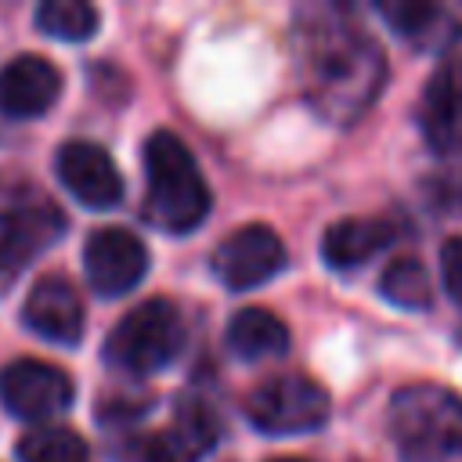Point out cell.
Masks as SVG:
<instances>
[{"label":"cell","instance_id":"ba28073f","mask_svg":"<svg viewBox=\"0 0 462 462\" xmlns=\"http://www.w3.org/2000/svg\"><path fill=\"white\" fill-rule=\"evenodd\" d=\"M83 271H87V282L94 285V292H101V296H123V292H130L144 278V271H148V249L126 227H97L87 238Z\"/></svg>","mask_w":462,"mask_h":462},{"label":"cell","instance_id":"d6986e66","mask_svg":"<svg viewBox=\"0 0 462 462\" xmlns=\"http://www.w3.org/2000/svg\"><path fill=\"white\" fill-rule=\"evenodd\" d=\"M36 25L40 32L54 36V40H90L97 29V11L83 0H47L36 11Z\"/></svg>","mask_w":462,"mask_h":462},{"label":"cell","instance_id":"5b68a950","mask_svg":"<svg viewBox=\"0 0 462 462\" xmlns=\"http://www.w3.org/2000/svg\"><path fill=\"white\" fill-rule=\"evenodd\" d=\"M328 411H332V401L325 386H318L307 375H274L245 397L249 422L274 437L310 433L328 422Z\"/></svg>","mask_w":462,"mask_h":462},{"label":"cell","instance_id":"5bb4252c","mask_svg":"<svg viewBox=\"0 0 462 462\" xmlns=\"http://www.w3.org/2000/svg\"><path fill=\"white\" fill-rule=\"evenodd\" d=\"M397 227L386 217H346L336 220L321 238V260L336 271H350L368 263L375 253H383L393 242Z\"/></svg>","mask_w":462,"mask_h":462},{"label":"cell","instance_id":"4fadbf2b","mask_svg":"<svg viewBox=\"0 0 462 462\" xmlns=\"http://www.w3.org/2000/svg\"><path fill=\"white\" fill-rule=\"evenodd\" d=\"M422 134L437 155L462 152V61H444L422 94Z\"/></svg>","mask_w":462,"mask_h":462},{"label":"cell","instance_id":"2e32d148","mask_svg":"<svg viewBox=\"0 0 462 462\" xmlns=\"http://www.w3.org/2000/svg\"><path fill=\"white\" fill-rule=\"evenodd\" d=\"M227 346L235 357H245V361L274 357V354H285L289 328L278 314H271L263 307H245L227 325Z\"/></svg>","mask_w":462,"mask_h":462},{"label":"cell","instance_id":"8992f818","mask_svg":"<svg viewBox=\"0 0 462 462\" xmlns=\"http://www.w3.org/2000/svg\"><path fill=\"white\" fill-rule=\"evenodd\" d=\"M72 393L76 386L58 365L18 357L0 368V404L18 419H29V422L51 419L72 404Z\"/></svg>","mask_w":462,"mask_h":462},{"label":"cell","instance_id":"ffe728a7","mask_svg":"<svg viewBox=\"0 0 462 462\" xmlns=\"http://www.w3.org/2000/svg\"><path fill=\"white\" fill-rule=\"evenodd\" d=\"M379 292H383L390 303L408 307V310L426 307V303H430V274H426V267H422L419 260L401 256V260H393V263L383 271Z\"/></svg>","mask_w":462,"mask_h":462},{"label":"cell","instance_id":"9c48e42d","mask_svg":"<svg viewBox=\"0 0 462 462\" xmlns=\"http://www.w3.org/2000/svg\"><path fill=\"white\" fill-rule=\"evenodd\" d=\"M217 444V419L202 401H180L173 419L141 437L134 462H199Z\"/></svg>","mask_w":462,"mask_h":462},{"label":"cell","instance_id":"7a4b0ae2","mask_svg":"<svg viewBox=\"0 0 462 462\" xmlns=\"http://www.w3.org/2000/svg\"><path fill=\"white\" fill-rule=\"evenodd\" d=\"M144 177H148L144 213L152 224L180 235V231H191L206 220L213 199H209V188L195 166V155L188 152V144L177 134L159 130L148 137Z\"/></svg>","mask_w":462,"mask_h":462},{"label":"cell","instance_id":"30bf717a","mask_svg":"<svg viewBox=\"0 0 462 462\" xmlns=\"http://www.w3.org/2000/svg\"><path fill=\"white\" fill-rule=\"evenodd\" d=\"M58 177L87 209H112L123 199L119 166L94 141H65L58 152Z\"/></svg>","mask_w":462,"mask_h":462},{"label":"cell","instance_id":"277c9868","mask_svg":"<svg viewBox=\"0 0 462 462\" xmlns=\"http://www.w3.org/2000/svg\"><path fill=\"white\" fill-rule=\"evenodd\" d=\"M184 350V318L170 300L137 303L119 325L108 332L105 357L112 368L130 375H148L166 368Z\"/></svg>","mask_w":462,"mask_h":462},{"label":"cell","instance_id":"7c38bea8","mask_svg":"<svg viewBox=\"0 0 462 462\" xmlns=\"http://www.w3.org/2000/svg\"><path fill=\"white\" fill-rule=\"evenodd\" d=\"M61 94V72L40 54H18L0 65V112L11 119L43 116Z\"/></svg>","mask_w":462,"mask_h":462},{"label":"cell","instance_id":"ac0fdd59","mask_svg":"<svg viewBox=\"0 0 462 462\" xmlns=\"http://www.w3.org/2000/svg\"><path fill=\"white\" fill-rule=\"evenodd\" d=\"M375 11L390 22V29H397L404 40L422 43V47L444 40V32H448L444 29L448 14L437 4H401V0H393V4H379Z\"/></svg>","mask_w":462,"mask_h":462},{"label":"cell","instance_id":"e0dca14e","mask_svg":"<svg viewBox=\"0 0 462 462\" xmlns=\"http://www.w3.org/2000/svg\"><path fill=\"white\" fill-rule=\"evenodd\" d=\"M22 462H90L87 440L65 426H43L18 440Z\"/></svg>","mask_w":462,"mask_h":462},{"label":"cell","instance_id":"3957f363","mask_svg":"<svg viewBox=\"0 0 462 462\" xmlns=\"http://www.w3.org/2000/svg\"><path fill=\"white\" fill-rule=\"evenodd\" d=\"M404 462H462V401L437 386H408L390 408Z\"/></svg>","mask_w":462,"mask_h":462},{"label":"cell","instance_id":"8fae6325","mask_svg":"<svg viewBox=\"0 0 462 462\" xmlns=\"http://www.w3.org/2000/svg\"><path fill=\"white\" fill-rule=\"evenodd\" d=\"M22 318H25V325L36 336H43L51 343L72 346L83 336V303H79V292L61 274H43L29 289V296L22 303Z\"/></svg>","mask_w":462,"mask_h":462},{"label":"cell","instance_id":"603a6c76","mask_svg":"<svg viewBox=\"0 0 462 462\" xmlns=\"http://www.w3.org/2000/svg\"><path fill=\"white\" fill-rule=\"evenodd\" d=\"M274 462H303V458H274Z\"/></svg>","mask_w":462,"mask_h":462},{"label":"cell","instance_id":"9a60e30c","mask_svg":"<svg viewBox=\"0 0 462 462\" xmlns=\"http://www.w3.org/2000/svg\"><path fill=\"white\" fill-rule=\"evenodd\" d=\"M58 231H61V220L51 206L0 213V267L4 271L25 267L51 238H58Z\"/></svg>","mask_w":462,"mask_h":462},{"label":"cell","instance_id":"6da1fadb","mask_svg":"<svg viewBox=\"0 0 462 462\" xmlns=\"http://www.w3.org/2000/svg\"><path fill=\"white\" fill-rule=\"evenodd\" d=\"M300 58L307 94L325 119H354L383 83V54L354 25H307L300 32Z\"/></svg>","mask_w":462,"mask_h":462},{"label":"cell","instance_id":"52a82bcc","mask_svg":"<svg viewBox=\"0 0 462 462\" xmlns=\"http://www.w3.org/2000/svg\"><path fill=\"white\" fill-rule=\"evenodd\" d=\"M285 267V242L267 224H245L213 249V271L227 289H253Z\"/></svg>","mask_w":462,"mask_h":462},{"label":"cell","instance_id":"44dd1931","mask_svg":"<svg viewBox=\"0 0 462 462\" xmlns=\"http://www.w3.org/2000/svg\"><path fill=\"white\" fill-rule=\"evenodd\" d=\"M440 274H444L448 296L462 307V235L444 242V249H440Z\"/></svg>","mask_w":462,"mask_h":462},{"label":"cell","instance_id":"7402d4cb","mask_svg":"<svg viewBox=\"0 0 462 462\" xmlns=\"http://www.w3.org/2000/svg\"><path fill=\"white\" fill-rule=\"evenodd\" d=\"M430 199H433V206L440 209V213H462V184H455V180H437V184H430Z\"/></svg>","mask_w":462,"mask_h":462}]
</instances>
